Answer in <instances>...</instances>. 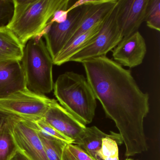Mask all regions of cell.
Returning a JSON list of instances; mask_svg holds the SVG:
<instances>
[{
  "label": "cell",
  "mask_w": 160,
  "mask_h": 160,
  "mask_svg": "<svg viewBox=\"0 0 160 160\" xmlns=\"http://www.w3.org/2000/svg\"><path fill=\"white\" fill-rule=\"evenodd\" d=\"M24 120L34 128L37 132L43 135L61 140L67 144H73L72 140L59 132L55 128L46 122L43 118L34 119Z\"/></svg>",
  "instance_id": "obj_20"
},
{
  "label": "cell",
  "mask_w": 160,
  "mask_h": 160,
  "mask_svg": "<svg viewBox=\"0 0 160 160\" xmlns=\"http://www.w3.org/2000/svg\"><path fill=\"white\" fill-rule=\"evenodd\" d=\"M12 17L6 26L25 47L40 34L56 12L67 10L69 0H13Z\"/></svg>",
  "instance_id": "obj_2"
},
{
  "label": "cell",
  "mask_w": 160,
  "mask_h": 160,
  "mask_svg": "<svg viewBox=\"0 0 160 160\" xmlns=\"http://www.w3.org/2000/svg\"><path fill=\"white\" fill-rule=\"evenodd\" d=\"M125 160H133V159H130V158H127V159H125Z\"/></svg>",
  "instance_id": "obj_28"
},
{
  "label": "cell",
  "mask_w": 160,
  "mask_h": 160,
  "mask_svg": "<svg viewBox=\"0 0 160 160\" xmlns=\"http://www.w3.org/2000/svg\"><path fill=\"white\" fill-rule=\"evenodd\" d=\"M112 51L116 62L122 66L135 68L143 62L147 53V45L138 31L123 37Z\"/></svg>",
  "instance_id": "obj_10"
},
{
  "label": "cell",
  "mask_w": 160,
  "mask_h": 160,
  "mask_svg": "<svg viewBox=\"0 0 160 160\" xmlns=\"http://www.w3.org/2000/svg\"><path fill=\"white\" fill-rule=\"evenodd\" d=\"M145 21L148 28L160 31V0H149Z\"/></svg>",
  "instance_id": "obj_21"
},
{
  "label": "cell",
  "mask_w": 160,
  "mask_h": 160,
  "mask_svg": "<svg viewBox=\"0 0 160 160\" xmlns=\"http://www.w3.org/2000/svg\"><path fill=\"white\" fill-rule=\"evenodd\" d=\"M149 0H118L117 23L123 37L136 32L145 22Z\"/></svg>",
  "instance_id": "obj_9"
},
{
  "label": "cell",
  "mask_w": 160,
  "mask_h": 160,
  "mask_svg": "<svg viewBox=\"0 0 160 160\" xmlns=\"http://www.w3.org/2000/svg\"><path fill=\"white\" fill-rule=\"evenodd\" d=\"M54 95L60 105L85 125L92 122L97 107L96 99L83 75L66 72L54 83Z\"/></svg>",
  "instance_id": "obj_3"
},
{
  "label": "cell",
  "mask_w": 160,
  "mask_h": 160,
  "mask_svg": "<svg viewBox=\"0 0 160 160\" xmlns=\"http://www.w3.org/2000/svg\"><path fill=\"white\" fill-rule=\"evenodd\" d=\"M12 134L20 150L29 160H49L37 131L25 120L11 117L9 120Z\"/></svg>",
  "instance_id": "obj_8"
},
{
  "label": "cell",
  "mask_w": 160,
  "mask_h": 160,
  "mask_svg": "<svg viewBox=\"0 0 160 160\" xmlns=\"http://www.w3.org/2000/svg\"><path fill=\"white\" fill-rule=\"evenodd\" d=\"M43 118L59 132L72 140L73 144L79 138L87 127L55 99H53Z\"/></svg>",
  "instance_id": "obj_11"
},
{
  "label": "cell",
  "mask_w": 160,
  "mask_h": 160,
  "mask_svg": "<svg viewBox=\"0 0 160 160\" xmlns=\"http://www.w3.org/2000/svg\"><path fill=\"white\" fill-rule=\"evenodd\" d=\"M11 117H16L7 112L0 110V130L8 124L9 119Z\"/></svg>",
  "instance_id": "obj_25"
},
{
  "label": "cell",
  "mask_w": 160,
  "mask_h": 160,
  "mask_svg": "<svg viewBox=\"0 0 160 160\" xmlns=\"http://www.w3.org/2000/svg\"><path fill=\"white\" fill-rule=\"evenodd\" d=\"M68 14L67 10H60L57 11L54 14L50 21L48 22V24H52L54 23H61L64 22L67 19Z\"/></svg>",
  "instance_id": "obj_24"
},
{
  "label": "cell",
  "mask_w": 160,
  "mask_h": 160,
  "mask_svg": "<svg viewBox=\"0 0 160 160\" xmlns=\"http://www.w3.org/2000/svg\"><path fill=\"white\" fill-rule=\"evenodd\" d=\"M37 132L48 160H62L63 150L67 144L61 140L46 136L38 132Z\"/></svg>",
  "instance_id": "obj_19"
},
{
  "label": "cell",
  "mask_w": 160,
  "mask_h": 160,
  "mask_svg": "<svg viewBox=\"0 0 160 160\" xmlns=\"http://www.w3.org/2000/svg\"><path fill=\"white\" fill-rule=\"evenodd\" d=\"M110 134L103 132L95 126L86 127L73 144L78 146L95 160H99L97 157V153L102 147V140Z\"/></svg>",
  "instance_id": "obj_16"
},
{
  "label": "cell",
  "mask_w": 160,
  "mask_h": 160,
  "mask_svg": "<svg viewBox=\"0 0 160 160\" xmlns=\"http://www.w3.org/2000/svg\"><path fill=\"white\" fill-rule=\"evenodd\" d=\"M81 6L71 7L67 10V19L61 23L48 24L49 28L43 35L46 45L52 59L68 43L70 37L80 23L87 8V1H78Z\"/></svg>",
  "instance_id": "obj_7"
},
{
  "label": "cell",
  "mask_w": 160,
  "mask_h": 160,
  "mask_svg": "<svg viewBox=\"0 0 160 160\" xmlns=\"http://www.w3.org/2000/svg\"><path fill=\"white\" fill-rule=\"evenodd\" d=\"M18 150L8 122L0 130V160H11Z\"/></svg>",
  "instance_id": "obj_18"
},
{
  "label": "cell",
  "mask_w": 160,
  "mask_h": 160,
  "mask_svg": "<svg viewBox=\"0 0 160 160\" xmlns=\"http://www.w3.org/2000/svg\"><path fill=\"white\" fill-rule=\"evenodd\" d=\"M13 12V0H0V28L7 26Z\"/></svg>",
  "instance_id": "obj_22"
},
{
  "label": "cell",
  "mask_w": 160,
  "mask_h": 160,
  "mask_svg": "<svg viewBox=\"0 0 160 160\" xmlns=\"http://www.w3.org/2000/svg\"><path fill=\"white\" fill-rule=\"evenodd\" d=\"M117 3L90 43L73 56L69 62L81 63L89 59L106 56L121 41L123 36L117 23Z\"/></svg>",
  "instance_id": "obj_6"
},
{
  "label": "cell",
  "mask_w": 160,
  "mask_h": 160,
  "mask_svg": "<svg viewBox=\"0 0 160 160\" xmlns=\"http://www.w3.org/2000/svg\"><path fill=\"white\" fill-rule=\"evenodd\" d=\"M117 2L118 0L87 1V8L84 15L72 33L68 43L99 22L103 21L114 9Z\"/></svg>",
  "instance_id": "obj_12"
},
{
  "label": "cell",
  "mask_w": 160,
  "mask_h": 160,
  "mask_svg": "<svg viewBox=\"0 0 160 160\" xmlns=\"http://www.w3.org/2000/svg\"><path fill=\"white\" fill-rule=\"evenodd\" d=\"M27 88L21 62L0 64V99Z\"/></svg>",
  "instance_id": "obj_13"
},
{
  "label": "cell",
  "mask_w": 160,
  "mask_h": 160,
  "mask_svg": "<svg viewBox=\"0 0 160 160\" xmlns=\"http://www.w3.org/2000/svg\"><path fill=\"white\" fill-rule=\"evenodd\" d=\"M104 20L99 22L88 31L78 35L67 44L53 60L54 65L60 66L68 62L73 56L88 45L100 31Z\"/></svg>",
  "instance_id": "obj_14"
},
{
  "label": "cell",
  "mask_w": 160,
  "mask_h": 160,
  "mask_svg": "<svg viewBox=\"0 0 160 160\" xmlns=\"http://www.w3.org/2000/svg\"><path fill=\"white\" fill-rule=\"evenodd\" d=\"M10 160H29L20 150H18Z\"/></svg>",
  "instance_id": "obj_27"
},
{
  "label": "cell",
  "mask_w": 160,
  "mask_h": 160,
  "mask_svg": "<svg viewBox=\"0 0 160 160\" xmlns=\"http://www.w3.org/2000/svg\"><path fill=\"white\" fill-rule=\"evenodd\" d=\"M81 63L95 98L118 130L125 145V156L147 151L144 121L149 112V97L140 89L131 70L106 56Z\"/></svg>",
  "instance_id": "obj_1"
},
{
  "label": "cell",
  "mask_w": 160,
  "mask_h": 160,
  "mask_svg": "<svg viewBox=\"0 0 160 160\" xmlns=\"http://www.w3.org/2000/svg\"><path fill=\"white\" fill-rule=\"evenodd\" d=\"M21 63L28 89L43 95L53 90V59L42 38H32L27 42Z\"/></svg>",
  "instance_id": "obj_4"
},
{
  "label": "cell",
  "mask_w": 160,
  "mask_h": 160,
  "mask_svg": "<svg viewBox=\"0 0 160 160\" xmlns=\"http://www.w3.org/2000/svg\"><path fill=\"white\" fill-rule=\"evenodd\" d=\"M24 47L6 27L0 28V64L21 62Z\"/></svg>",
  "instance_id": "obj_15"
},
{
  "label": "cell",
  "mask_w": 160,
  "mask_h": 160,
  "mask_svg": "<svg viewBox=\"0 0 160 160\" xmlns=\"http://www.w3.org/2000/svg\"><path fill=\"white\" fill-rule=\"evenodd\" d=\"M67 145L63 150L62 160H77L70 152L67 148Z\"/></svg>",
  "instance_id": "obj_26"
},
{
  "label": "cell",
  "mask_w": 160,
  "mask_h": 160,
  "mask_svg": "<svg viewBox=\"0 0 160 160\" xmlns=\"http://www.w3.org/2000/svg\"><path fill=\"white\" fill-rule=\"evenodd\" d=\"M109 137L102 140L101 149L97 153L99 160H119L118 144H122V139L119 134L111 132Z\"/></svg>",
  "instance_id": "obj_17"
},
{
  "label": "cell",
  "mask_w": 160,
  "mask_h": 160,
  "mask_svg": "<svg viewBox=\"0 0 160 160\" xmlns=\"http://www.w3.org/2000/svg\"><path fill=\"white\" fill-rule=\"evenodd\" d=\"M67 148L77 160H96L80 148L74 144H67Z\"/></svg>",
  "instance_id": "obj_23"
},
{
  "label": "cell",
  "mask_w": 160,
  "mask_h": 160,
  "mask_svg": "<svg viewBox=\"0 0 160 160\" xmlns=\"http://www.w3.org/2000/svg\"><path fill=\"white\" fill-rule=\"evenodd\" d=\"M53 99L27 88L0 99V110L24 119L43 118Z\"/></svg>",
  "instance_id": "obj_5"
}]
</instances>
